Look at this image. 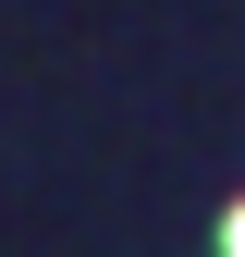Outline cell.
Here are the masks:
<instances>
[{
  "label": "cell",
  "instance_id": "cell-1",
  "mask_svg": "<svg viewBox=\"0 0 245 257\" xmlns=\"http://www.w3.org/2000/svg\"><path fill=\"white\" fill-rule=\"evenodd\" d=\"M221 257H245V208H233V220H221Z\"/></svg>",
  "mask_w": 245,
  "mask_h": 257
}]
</instances>
